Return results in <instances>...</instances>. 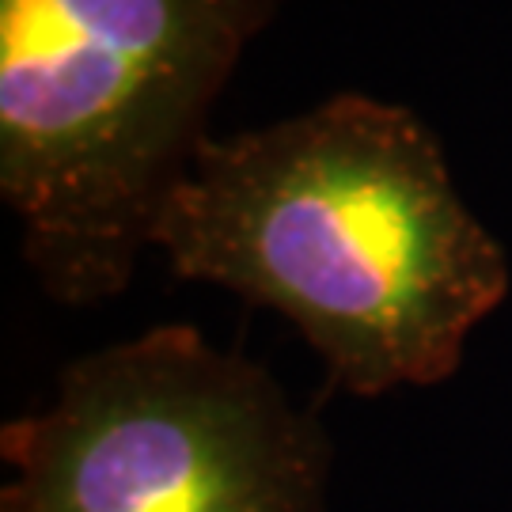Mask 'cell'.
<instances>
[{"label": "cell", "mask_w": 512, "mask_h": 512, "mask_svg": "<svg viewBox=\"0 0 512 512\" xmlns=\"http://www.w3.org/2000/svg\"><path fill=\"white\" fill-rule=\"evenodd\" d=\"M285 0H0V194L42 293H126L209 110Z\"/></svg>", "instance_id": "2"}, {"label": "cell", "mask_w": 512, "mask_h": 512, "mask_svg": "<svg viewBox=\"0 0 512 512\" xmlns=\"http://www.w3.org/2000/svg\"><path fill=\"white\" fill-rule=\"evenodd\" d=\"M0 456V512H323L330 440L266 368L175 323L73 361Z\"/></svg>", "instance_id": "3"}, {"label": "cell", "mask_w": 512, "mask_h": 512, "mask_svg": "<svg viewBox=\"0 0 512 512\" xmlns=\"http://www.w3.org/2000/svg\"><path fill=\"white\" fill-rule=\"evenodd\" d=\"M171 274L281 311L349 395L433 387L509 296L505 247L463 205L418 110L338 92L209 137L156 220Z\"/></svg>", "instance_id": "1"}]
</instances>
